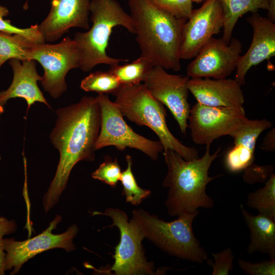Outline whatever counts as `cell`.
<instances>
[{"instance_id":"obj_24","label":"cell","mask_w":275,"mask_h":275,"mask_svg":"<svg viewBox=\"0 0 275 275\" xmlns=\"http://www.w3.org/2000/svg\"><path fill=\"white\" fill-rule=\"evenodd\" d=\"M30 43L22 37L0 31V68L7 61L29 60Z\"/></svg>"},{"instance_id":"obj_20","label":"cell","mask_w":275,"mask_h":275,"mask_svg":"<svg viewBox=\"0 0 275 275\" xmlns=\"http://www.w3.org/2000/svg\"><path fill=\"white\" fill-rule=\"evenodd\" d=\"M244 221L250 231V243L248 253L260 252L275 259V219L259 213L253 215L240 205Z\"/></svg>"},{"instance_id":"obj_32","label":"cell","mask_w":275,"mask_h":275,"mask_svg":"<svg viewBox=\"0 0 275 275\" xmlns=\"http://www.w3.org/2000/svg\"><path fill=\"white\" fill-rule=\"evenodd\" d=\"M17 224L14 219L9 220L4 216H0V275L5 274L4 263L5 252L3 248V237L5 235L15 233Z\"/></svg>"},{"instance_id":"obj_18","label":"cell","mask_w":275,"mask_h":275,"mask_svg":"<svg viewBox=\"0 0 275 275\" xmlns=\"http://www.w3.org/2000/svg\"><path fill=\"white\" fill-rule=\"evenodd\" d=\"M9 64L13 71V80L7 90L0 92V105L4 106L10 99L21 98L27 103L26 114L36 102L51 108L38 86L37 82L41 81L42 77L37 72L36 61L12 59Z\"/></svg>"},{"instance_id":"obj_25","label":"cell","mask_w":275,"mask_h":275,"mask_svg":"<svg viewBox=\"0 0 275 275\" xmlns=\"http://www.w3.org/2000/svg\"><path fill=\"white\" fill-rule=\"evenodd\" d=\"M122 85L118 78L108 71H97L91 73L81 81L80 88L86 92L115 95Z\"/></svg>"},{"instance_id":"obj_36","label":"cell","mask_w":275,"mask_h":275,"mask_svg":"<svg viewBox=\"0 0 275 275\" xmlns=\"http://www.w3.org/2000/svg\"><path fill=\"white\" fill-rule=\"evenodd\" d=\"M4 112V106L0 105V117Z\"/></svg>"},{"instance_id":"obj_22","label":"cell","mask_w":275,"mask_h":275,"mask_svg":"<svg viewBox=\"0 0 275 275\" xmlns=\"http://www.w3.org/2000/svg\"><path fill=\"white\" fill-rule=\"evenodd\" d=\"M154 65L147 59L140 56L129 64L110 66L108 71L114 74L122 86L143 82Z\"/></svg>"},{"instance_id":"obj_3","label":"cell","mask_w":275,"mask_h":275,"mask_svg":"<svg viewBox=\"0 0 275 275\" xmlns=\"http://www.w3.org/2000/svg\"><path fill=\"white\" fill-rule=\"evenodd\" d=\"M206 147L201 158L186 160L179 153L167 149L163 151L168 171L162 186L168 189L165 205L168 214L172 216L184 213L194 212L199 208L211 209L214 202L206 193L207 185L222 176H209V169L218 157L219 148L210 154Z\"/></svg>"},{"instance_id":"obj_28","label":"cell","mask_w":275,"mask_h":275,"mask_svg":"<svg viewBox=\"0 0 275 275\" xmlns=\"http://www.w3.org/2000/svg\"><path fill=\"white\" fill-rule=\"evenodd\" d=\"M122 172L118 159L109 156L104 157V161L92 174V177L115 187L120 181Z\"/></svg>"},{"instance_id":"obj_38","label":"cell","mask_w":275,"mask_h":275,"mask_svg":"<svg viewBox=\"0 0 275 275\" xmlns=\"http://www.w3.org/2000/svg\"><path fill=\"white\" fill-rule=\"evenodd\" d=\"M1 159V156H0V159Z\"/></svg>"},{"instance_id":"obj_2","label":"cell","mask_w":275,"mask_h":275,"mask_svg":"<svg viewBox=\"0 0 275 275\" xmlns=\"http://www.w3.org/2000/svg\"><path fill=\"white\" fill-rule=\"evenodd\" d=\"M128 4L141 56L154 65L180 70L182 29L186 20L157 8L148 0H128Z\"/></svg>"},{"instance_id":"obj_34","label":"cell","mask_w":275,"mask_h":275,"mask_svg":"<svg viewBox=\"0 0 275 275\" xmlns=\"http://www.w3.org/2000/svg\"><path fill=\"white\" fill-rule=\"evenodd\" d=\"M261 149L265 151H274L275 150L274 128L270 130L265 135L263 141Z\"/></svg>"},{"instance_id":"obj_11","label":"cell","mask_w":275,"mask_h":275,"mask_svg":"<svg viewBox=\"0 0 275 275\" xmlns=\"http://www.w3.org/2000/svg\"><path fill=\"white\" fill-rule=\"evenodd\" d=\"M61 220V215H57L48 227L41 233L23 241H16L14 238H4L3 248L6 254L5 270H12L10 274H16L25 262L37 254L49 250L61 248L67 252L75 250L73 240L78 231L76 225H71L61 234H54L52 232Z\"/></svg>"},{"instance_id":"obj_17","label":"cell","mask_w":275,"mask_h":275,"mask_svg":"<svg viewBox=\"0 0 275 275\" xmlns=\"http://www.w3.org/2000/svg\"><path fill=\"white\" fill-rule=\"evenodd\" d=\"M187 86L197 102L204 105L235 107L244 102L241 86L234 79L189 78Z\"/></svg>"},{"instance_id":"obj_31","label":"cell","mask_w":275,"mask_h":275,"mask_svg":"<svg viewBox=\"0 0 275 275\" xmlns=\"http://www.w3.org/2000/svg\"><path fill=\"white\" fill-rule=\"evenodd\" d=\"M238 264L241 269L248 274H275V259H270V260L252 263L242 259H239L238 260Z\"/></svg>"},{"instance_id":"obj_13","label":"cell","mask_w":275,"mask_h":275,"mask_svg":"<svg viewBox=\"0 0 275 275\" xmlns=\"http://www.w3.org/2000/svg\"><path fill=\"white\" fill-rule=\"evenodd\" d=\"M239 40L232 38L229 43L212 37L187 66L190 78H225L235 69L242 52Z\"/></svg>"},{"instance_id":"obj_16","label":"cell","mask_w":275,"mask_h":275,"mask_svg":"<svg viewBox=\"0 0 275 275\" xmlns=\"http://www.w3.org/2000/svg\"><path fill=\"white\" fill-rule=\"evenodd\" d=\"M252 13L247 18L253 30L251 44L235 69L234 79L241 86L245 84L246 74L252 67L275 56V23L257 12Z\"/></svg>"},{"instance_id":"obj_35","label":"cell","mask_w":275,"mask_h":275,"mask_svg":"<svg viewBox=\"0 0 275 275\" xmlns=\"http://www.w3.org/2000/svg\"><path fill=\"white\" fill-rule=\"evenodd\" d=\"M267 18L275 23V0H267Z\"/></svg>"},{"instance_id":"obj_19","label":"cell","mask_w":275,"mask_h":275,"mask_svg":"<svg viewBox=\"0 0 275 275\" xmlns=\"http://www.w3.org/2000/svg\"><path fill=\"white\" fill-rule=\"evenodd\" d=\"M271 126V122L265 119L246 120L234 134V146L226 154L225 166L229 172L238 173L253 163L257 140Z\"/></svg>"},{"instance_id":"obj_37","label":"cell","mask_w":275,"mask_h":275,"mask_svg":"<svg viewBox=\"0 0 275 275\" xmlns=\"http://www.w3.org/2000/svg\"><path fill=\"white\" fill-rule=\"evenodd\" d=\"M191 2L193 3V2H195V3H201L202 2L204 1H206V0H191Z\"/></svg>"},{"instance_id":"obj_33","label":"cell","mask_w":275,"mask_h":275,"mask_svg":"<svg viewBox=\"0 0 275 275\" xmlns=\"http://www.w3.org/2000/svg\"><path fill=\"white\" fill-rule=\"evenodd\" d=\"M272 169V167L270 166H259L253 163L245 169L246 171L243 175L244 181L251 183L264 180V178L260 176V174L269 177L271 175H268V174L269 175Z\"/></svg>"},{"instance_id":"obj_7","label":"cell","mask_w":275,"mask_h":275,"mask_svg":"<svg viewBox=\"0 0 275 275\" xmlns=\"http://www.w3.org/2000/svg\"><path fill=\"white\" fill-rule=\"evenodd\" d=\"M92 215L110 217L113 223L108 227H117L120 240L115 249L113 265L96 269L88 265L89 268L100 274L116 275L163 274L169 269L162 267L155 270L153 263L148 261L142 245L144 239L132 223L128 222V216L123 211L108 208L104 212L94 211Z\"/></svg>"},{"instance_id":"obj_27","label":"cell","mask_w":275,"mask_h":275,"mask_svg":"<svg viewBox=\"0 0 275 275\" xmlns=\"http://www.w3.org/2000/svg\"><path fill=\"white\" fill-rule=\"evenodd\" d=\"M9 14L8 8L0 5V31L11 34L19 35L32 43H44L45 38L38 24L32 25L25 29L16 27L12 24L11 21L4 18Z\"/></svg>"},{"instance_id":"obj_8","label":"cell","mask_w":275,"mask_h":275,"mask_svg":"<svg viewBox=\"0 0 275 275\" xmlns=\"http://www.w3.org/2000/svg\"><path fill=\"white\" fill-rule=\"evenodd\" d=\"M28 57L43 67L41 85L54 99L60 97L67 90L65 77L68 72L79 68L80 65L78 49L73 39L68 37L57 44L31 43Z\"/></svg>"},{"instance_id":"obj_14","label":"cell","mask_w":275,"mask_h":275,"mask_svg":"<svg viewBox=\"0 0 275 275\" xmlns=\"http://www.w3.org/2000/svg\"><path fill=\"white\" fill-rule=\"evenodd\" d=\"M223 26V12L218 0H206L200 8L193 9L183 26L180 59L194 58Z\"/></svg>"},{"instance_id":"obj_4","label":"cell","mask_w":275,"mask_h":275,"mask_svg":"<svg viewBox=\"0 0 275 275\" xmlns=\"http://www.w3.org/2000/svg\"><path fill=\"white\" fill-rule=\"evenodd\" d=\"M90 12L92 26L86 32L76 33L73 39L80 53L79 68L87 72L99 64L112 66L128 61L109 57L106 48L115 27L122 26L134 34L130 15L116 0H91Z\"/></svg>"},{"instance_id":"obj_6","label":"cell","mask_w":275,"mask_h":275,"mask_svg":"<svg viewBox=\"0 0 275 275\" xmlns=\"http://www.w3.org/2000/svg\"><path fill=\"white\" fill-rule=\"evenodd\" d=\"M115 96L114 102L123 117L150 128L158 137L163 151L173 150L186 160L199 158L196 149L183 145L171 132L164 105L152 97L143 84L122 86Z\"/></svg>"},{"instance_id":"obj_21","label":"cell","mask_w":275,"mask_h":275,"mask_svg":"<svg viewBox=\"0 0 275 275\" xmlns=\"http://www.w3.org/2000/svg\"><path fill=\"white\" fill-rule=\"evenodd\" d=\"M223 17L222 39L229 43L234 28L239 18L248 12H257L259 9L266 10L267 0H218Z\"/></svg>"},{"instance_id":"obj_5","label":"cell","mask_w":275,"mask_h":275,"mask_svg":"<svg viewBox=\"0 0 275 275\" xmlns=\"http://www.w3.org/2000/svg\"><path fill=\"white\" fill-rule=\"evenodd\" d=\"M199 213H184L171 222H166L155 214L141 209L132 212L130 222L144 239L153 242L172 256L201 263L208 255L195 236L193 223Z\"/></svg>"},{"instance_id":"obj_9","label":"cell","mask_w":275,"mask_h":275,"mask_svg":"<svg viewBox=\"0 0 275 275\" xmlns=\"http://www.w3.org/2000/svg\"><path fill=\"white\" fill-rule=\"evenodd\" d=\"M101 109V125L96 148L114 146L119 151L127 148L139 150L153 160L158 159L163 147L160 142L153 141L135 132L125 122L118 106L106 94L96 97Z\"/></svg>"},{"instance_id":"obj_12","label":"cell","mask_w":275,"mask_h":275,"mask_svg":"<svg viewBox=\"0 0 275 275\" xmlns=\"http://www.w3.org/2000/svg\"><path fill=\"white\" fill-rule=\"evenodd\" d=\"M189 78L187 75L170 74L163 67L154 65L143 82L152 97L170 111L182 135L188 128Z\"/></svg>"},{"instance_id":"obj_29","label":"cell","mask_w":275,"mask_h":275,"mask_svg":"<svg viewBox=\"0 0 275 275\" xmlns=\"http://www.w3.org/2000/svg\"><path fill=\"white\" fill-rule=\"evenodd\" d=\"M157 8L175 17L187 20L193 9L191 0H148Z\"/></svg>"},{"instance_id":"obj_15","label":"cell","mask_w":275,"mask_h":275,"mask_svg":"<svg viewBox=\"0 0 275 275\" xmlns=\"http://www.w3.org/2000/svg\"><path fill=\"white\" fill-rule=\"evenodd\" d=\"M91 0H52L46 17L39 24L45 41L60 39L72 28L90 29Z\"/></svg>"},{"instance_id":"obj_26","label":"cell","mask_w":275,"mask_h":275,"mask_svg":"<svg viewBox=\"0 0 275 275\" xmlns=\"http://www.w3.org/2000/svg\"><path fill=\"white\" fill-rule=\"evenodd\" d=\"M127 168L122 172L120 181L123 186L122 194L127 202L132 205H139L144 199L151 194V190L140 187L132 171V159L129 155L126 156Z\"/></svg>"},{"instance_id":"obj_10","label":"cell","mask_w":275,"mask_h":275,"mask_svg":"<svg viewBox=\"0 0 275 275\" xmlns=\"http://www.w3.org/2000/svg\"><path fill=\"white\" fill-rule=\"evenodd\" d=\"M248 119L243 106L212 107L197 102L190 108L188 124L194 143L210 147L221 136L233 138Z\"/></svg>"},{"instance_id":"obj_23","label":"cell","mask_w":275,"mask_h":275,"mask_svg":"<svg viewBox=\"0 0 275 275\" xmlns=\"http://www.w3.org/2000/svg\"><path fill=\"white\" fill-rule=\"evenodd\" d=\"M247 205L257 210L259 213L275 219V175L271 174L264 187L247 196Z\"/></svg>"},{"instance_id":"obj_30","label":"cell","mask_w":275,"mask_h":275,"mask_svg":"<svg viewBox=\"0 0 275 275\" xmlns=\"http://www.w3.org/2000/svg\"><path fill=\"white\" fill-rule=\"evenodd\" d=\"M214 262L207 260L208 264L213 270L212 275H228L233 268L234 256L229 247L217 253H212Z\"/></svg>"},{"instance_id":"obj_1","label":"cell","mask_w":275,"mask_h":275,"mask_svg":"<svg viewBox=\"0 0 275 275\" xmlns=\"http://www.w3.org/2000/svg\"><path fill=\"white\" fill-rule=\"evenodd\" d=\"M51 143L60 157L54 177L43 198L45 212L59 201L70 173L80 161L95 160L96 142L101 125V109L96 97L84 96L77 103L58 108Z\"/></svg>"}]
</instances>
